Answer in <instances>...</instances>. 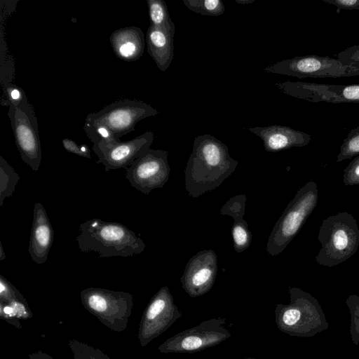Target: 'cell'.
I'll return each mask as SVG.
<instances>
[{"instance_id":"cell-15","label":"cell","mask_w":359,"mask_h":359,"mask_svg":"<svg viewBox=\"0 0 359 359\" xmlns=\"http://www.w3.org/2000/svg\"><path fill=\"white\" fill-rule=\"evenodd\" d=\"M217 273V256L213 250H203L188 261L180 278L182 288L190 297L208 292Z\"/></svg>"},{"instance_id":"cell-32","label":"cell","mask_w":359,"mask_h":359,"mask_svg":"<svg viewBox=\"0 0 359 359\" xmlns=\"http://www.w3.org/2000/svg\"><path fill=\"white\" fill-rule=\"evenodd\" d=\"M64 149L72 154L81 157L90 158V151L86 144L79 146L74 140L64 138L62 140Z\"/></svg>"},{"instance_id":"cell-8","label":"cell","mask_w":359,"mask_h":359,"mask_svg":"<svg viewBox=\"0 0 359 359\" xmlns=\"http://www.w3.org/2000/svg\"><path fill=\"white\" fill-rule=\"evenodd\" d=\"M226 320L214 318L169 337L158 347L161 353H192L217 346L231 334L224 327Z\"/></svg>"},{"instance_id":"cell-3","label":"cell","mask_w":359,"mask_h":359,"mask_svg":"<svg viewBox=\"0 0 359 359\" xmlns=\"http://www.w3.org/2000/svg\"><path fill=\"white\" fill-rule=\"evenodd\" d=\"M290 303H278L275 321L280 331L291 337H311L328 329L325 314L310 293L297 287H289Z\"/></svg>"},{"instance_id":"cell-35","label":"cell","mask_w":359,"mask_h":359,"mask_svg":"<svg viewBox=\"0 0 359 359\" xmlns=\"http://www.w3.org/2000/svg\"><path fill=\"white\" fill-rule=\"evenodd\" d=\"M0 317L8 323L18 328H21L22 325L15 317L13 308L7 303L0 302Z\"/></svg>"},{"instance_id":"cell-21","label":"cell","mask_w":359,"mask_h":359,"mask_svg":"<svg viewBox=\"0 0 359 359\" xmlns=\"http://www.w3.org/2000/svg\"><path fill=\"white\" fill-rule=\"evenodd\" d=\"M150 25L157 27H166L174 22L168 13V7L163 0L147 1Z\"/></svg>"},{"instance_id":"cell-2","label":"cell","mask_w":359,"mask_h":359,"mask_svg":"<svg viewBox=\"0 0 359 359\" xmlns=\"http://www.w3.org/2000/svg\"><path fill=\"white\" fill-rule=\"evenodd\" d=\"M76 236L81 252H95L100 257H130L142 253L143 240L126 226L97 218L87 220L79 226Z\"/></svg>"},{"instance_id":"cell-28","label":"cell","mask_w":359,"mask_h":359,"mask_svg":"<svg viewBox=\"0 0 359 359\" xmlns=\"http://www.w3.org/2000/svg\"><path fill=\"white\" fill-rule=\"evenodd\" d=\"M83 129L93 144L100 142L112 143L121 141L117 140L111 131L102 126H95L84 123Z\"/></svg>"},{"instance_id":"cell-7","label":"cell","mask_w":359,"mask_h":359,"mask_svg":"<svg viewBox=\"0 0 359 359\" xmlns=\"http://www.w3.org/2000/svg\"><path fill=\"white\" fill-rule=\"evenodd\" d=\"M266 73L298 79L341 78L359 76L358 65H346L337 58L316 55L297 56L278 61L264 69Z\"/></svg>"},{"instance_id":"cell-27","label":"cell","mask_w":359,"mask_h":359,"mask_svg":"<svg viewBox=\"0 0 359 359\" xmlns=\"http://www.w3.org/2000/svg\"><path fill=\"white\" fill-rule=\"evenodd\" d=\"M346 304L351 316L350 334L352 342L355 346L359 344V295L351 294Z\"/></svg>"},{"instance_id":"cell-38","label":"cell","mask_w":359,"mask_h":359,"mask_svg":"<svg viewBox=\"0 0 359 359\" xmlns=\"http://www.w3.org/2000/svg\"><path fill=\"white\" fill-rule=\"evenodd\" d=\"M6 259V253L4 252L1 242H0V261H3Z\"/></svg>"},{"instance_id":"cell-31","label":"cell","mask_w":359,"mask_h":359,"mask_svg":"<svg viewBox=\"0 0 359 359\" xmlns=\"http://www.w3.org/2000/svg\"><path fill=\"white\" fill-rule=\"evenodd\" d=\"M343 183L346 186L359 185V155L344 170Z\"/></svg>"},{"instance_id":"cell-30","label":"cell","mask_w":359,"mask_h":359,"mask_svg":"<svg viewBox=\"0 0 359 359\" xmlns=\"http://www.w3.org/2000/svg\"><path fill=\"white\" fill-rule=\"evenodd\" d=\"M26 301L18 290L5 277L0 275V302Z\"/></svg>"},{"instance_id":"cell-24","label":"cell","mask_w":359,"mask_h":359,"mask_svg":"<svg viewBox=\"0 0 359 359\" xmlns=\"http://www.w3.org/2000/svg\"><path fill=\"white\" fill-rule=\"evenodd\" d=\"M246 196L238 194L229 198L221 208L222 215L231 217L234 223L245 222L243 219L245 210Z\"/></svg>"},{"instance_id":"cell-40","label":"cell","mask_w":359,"mask_h":359,"mask_svg":"<svg viewBox=\"0 0 359 359\" xmlns=\"http://www.w3.org/2000/svg\"><path fill=\"white\" fill-rule=\"evenodd\" d=\"M241 359H259V358H244Z\"/></svg>"},{"instance_id":"cell-11","label":"cell","mask_w":359,"mask_h":359,"mask_svg":"<svg viewBox=\"0 0 359 359\" xmlns=\"http://www.w3.org/2000/svg\"><path fill=\"white\" fill-rule=\"evenodd\" d=\"M182 316L169 288L161 287L151 297L142 316L137 334L140 345L147 346Z\"/></svg>"},{"instance_id":"cell-34","label":"cell","mask_w":359,"mask_h":359,"mask_svg":"<svg viewBox=\"0 0 359 359\" xmlns=\"http://www.w3.org/2000/svg\"><path fill=\"white\" fill-rule=\"evenodd\" d=\"M6 303V302H5ZM13 309L15 317L18 319L27 320L33 316L26 301H11L7 302Z\"/></svg>"},{"instance_id":"cell-26","label":"cell","mask_w":359,"mask_h":359,"mask_svg":"<svg viewBox=\"0 0 359 359\" xmlns=\"http://www.w3.org/2000/svg\"><path fill=\"white\" fill-rule=\"evenodd\" d=\"M231 235L233 248L236 252L241 253L250 246L252 233L246 222L233 223L231 227Z\"/></svg>"},{"instance_id":"cell-37","label":"cell","mask_w":359,"mask_h":359,"mask_svg":"<svg viewBox=\"0 0 359 359\" xmlns=\"http://www.w3.org/2000/svg\"><path fill=\"white\" fill-rule=\"evenodd\" d=\"M29 359H53L50 355L41 351L32 353L29 355Z\"/></svg>"},{"instance_id":"cell-16","label":"cell","mask_w":359,"mask_h":359,"mask_svg":"<svg viewBox=\"0 0 359 359\" xmlns=\"http://www.w3.org/2000/svg\"><path fill=\"white\" fill-rule=\"evenodd\" d=\"M53 229L47 212L41 203H36L28 246L32 261L41 264L47 261L53 242Z\"/></svg>"},{"instance_id":"cell-23","label":"cell","mask_w":359,"mask_h":359,"mask_svg":"<svg viewBox=\"0 0 359 359\" xmlns=\"http://www.w3.org/2000/svg\"><path fill=\"white\" fill-rule=\"evenodd\" d=\"M358 155H359V125L351 128L344 139L336 162L339 163Z\"/></svg>"},{"instance_id":"cell-9","label":"cell","mask_w":359,"mask_h":359,"mask_svg":"<svg viewBox=\"0 0 359 359\" xmlns=\"http://www.w3.org/2000/svg\"><path fill=\"white\" fill-rule=\"evenodd\" d=\"M158 113L155 108L144 102L123 100L110 104L97 112L88 114L85 123L104 126L120 140L122 136L134 131L139 121Z\"/></svg>"},{"instance_id":"cell-36","label":"cell","mask_w":359,"mask_h":359,"mask_svg":"<svg viewBox=\"0 0 359 359\" xmlns=\"http://www.w3.org/2000/svg\"><path fill=\"white\" fill-rule=\"evenodd\" d=\"M341 9H359V0H322Z\"/></svg>"},{"instance_id":"cell-13","label":"cell","mask_w":359,"mask_h":359,"mask_svg":"<svg viewBox=\"0 0 359 359\" xmlns=\"http://www.w3.org/2000/svg\"><path fill=\"white\" fill-rule=\"evenodd\" d=\"M275 86L285 95L311 102H359V84H322L287 81L276 83Z\"/></svg>"},{"instance_id":"cell-10","label":"cell","mask_w":359,"mask_h":359,"mask_svg":"<svg viewBox=\"0 0 359 359\" xmlns=\"http://www.w3.org/2000/svg\"><path fill=\"white\" fill-rule=\"evenodd\" d=\"M8 116L22 160L33 171L37 172L42 155L38 121L34 107L26 99L17 107H9Z\"/></svg>"},{"instance_id":"cell-5","label":"cell","mask_w":359,"mask_h":359,"mask_svg":"<svg viewBox=\"0 0 359 359\" xmlns=\"http://www.w3.org/2000/svg\"><path fill=\"white\" fill-rule=\"evenodd\" d=\"M318 201L317 184L306 182L296 193L272 229L266 246L271 256L280 254L299 233Z\"/></svg>"},{"instance_id":"cell-33","label":"cell","mask_w":359,"mask_h":359,"mask_svg":"<svg viewBox=\"0 0 359 359\" xmlns=\"http://www.w3.org/2000/svg\"><path fill=\"white\" fill-rule=\"evenodd\" d=\"M337 58L346 65H359V45H354L338 53Z\"/></svg>"},{"instance_id":"cell-17","label":"cell","mask_w":359,"mask_h":359,"mask_svg":"<svg viewBox=\"0 0 359 359\" xmlns=\"http://www.w3.org/2000/svg\"><path fill=\"white\" fill-rule=\"evenodd\" d=\"M249 130L262 139L265 150L269 152L303 147L311 141L309 134L288 126L271 125L250 128Z\"/></svg>"},{"instance_id":"cell-14","label":"cell","mask_w":359,"mask_h":359,"mask_svg":"<svg viewBox=\"0 0 359 359\" xmlns=\"http://www.w3.org/2000/svg\"><path fill=\"white\" fill-rule=\"evenodd\" d=\"M154 140V133L147 131L126 142L93 144V150L98 158L97 163L103 165L105 171L123 168L126 169L150 148Z\"/></svg>"},{"instance_id":"cell-12","label":"cell","mask_w":359,"mask_h":359,"mask_svg":"<svg viewBox=\"0 0 359 359\" xmlns=\"http://www.w3.org/2000/svg\"><path fill=\"white\" fill-rule=\"evenodd\" d=\"M168 156V151L148 149L126 168V178L133 188L145 195L162 188L171 171Z\"/></svg>"},{"instance_id":"cell-20","label":"cell","mask_w":359,"mask_h":359,"mask_svg":"<svg viewBox=\"0 0 359 359\" xmlns=\"http://www.w3.org/2000/svg\"><path fill=\"white\" fill-rule=\"evenodd\" d=\"M20 175L13 167L0 156V207L3 206L6 198L11 197L20 180Z\"/></svg>"},{"instance_id":"cell-29","label":"cell","mask_w":359,"mask_h":359,"mask_svg":"<svg viewBox=\"0 0 359 359\" xmlns=\"http://www.w3.org/2000/svg\"><path fill=\"white\" fill-rule=\"evenodd\" d=\"M27 99L23 89L19 86L8 83L4 86V96L1 104L6 107H17Z\"/></svg>"},{"instance_id":"cell-18","label":"cell","mask_w":359,"mask_h":359,"mask_svg":"<svg viewBox=\"0 0 359 359\" xmlns=\"http://www.w3.org/2000/svg\"><path fill=\"white\" fill-rule=\"evenodd\" d=\"M175 26L166 27L150 25L146 34L147 52L162 72L170 67L174 57V35Z\"/></svg>"},{"instance_id":"cell-6","label":"cell","mask_w":359,"mask_h":359,"mask_svg":"<svg viewBox=\"0 0 359 359\" xmlns=\"http://www.w3.org/2000/svg\"><path fill=\"white\" fill-rule=\"evenodd\" d=\"M84 308L110 330L124 331L133 306L131 294L100 287H88L80 294Z\"/></svg>"},{"instance_id":"cell-22","label":"cell","mask_w":359,"mask_h":359,"mask_svg":"<svg viewBox=\"0 0 359 359\" xmlns=\"http://www.w3.org/2000/svg\"><path fill=\"white\" fill-rule=\"evenodd\" d=\"M183 4L191 11L203 15L219 16L225 11L220 0H184Z\"/></svg>"},{"instance_id":"cell-1","label":"cell","mask_w":359,"mask_h":359,"mask_svg":"<svg viewBox=\"0 0 359 359\" xmlns=\"http://www.w3.org/2000/svg\"><path fill=\"white\" fill-rule=\"evenodd\" d=\"M238 165L222 141L210 134L196 137L184 170L188 195L197 198L215 189L235 172Z\"/></svg>"},{"instance_id":"cell-4","label":"cell","mask_w":359,"mask_h":359,"mask_svg":"<svg viewBox=\"0 0 359 359\" xmlns=\"http://www.w3.org/2000/svg\"><path fill=\"white\" fill-rule=\"evenodd\" d=\"M318 239L322 248L315 261L324 266H335L353 256L358 248L357 221L347 212L329 216L323 221Z\"/></svg>"},{"instance_id":"cell-25","label":"cell","mask_w":359,"mask_h":359,"mask_svg":"<svg viewBox=\"0 0 359 359\" xmlns=\"http://www.w3.org/2000/svg\"><path fill=\"white\" fill-rule=\"evenodd\" d=\"M74 359H113L100 349L94 348L75 339L69 341Z\"/></svg>"},{"instance_id":"cell-39","label":"cell","mask_w":359,"mask_h":359,"mask_svg":"<svg viewBox=\"0 0 359 359\" xmlns=\"http://www.w3.org/2000/svg\"><path fill=\"white\" fill-rule=\"evenodd\" d=\"M235 1L238 4L245 5L250 4L255 1V0H235Z\"/></svg>"},{"instance_id":"cell-19","label":"cell","mask_w":359,"mask_h":359,"mask_svg":"<svg viewBox=\"0 0 359 359\" xmlns=\"http://www.w3.org/2000/svg\"><path fill=\"white\" fill-rule=\"evenodd\" d=\"M109 41L114 53L122 60L136 61L143 55L145 39L140 27L132 26L116 29L111 34Z\"/></svg>"}]
</instances>
